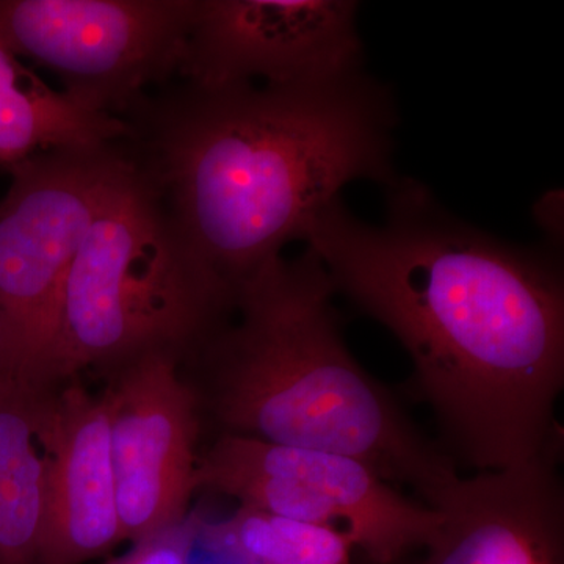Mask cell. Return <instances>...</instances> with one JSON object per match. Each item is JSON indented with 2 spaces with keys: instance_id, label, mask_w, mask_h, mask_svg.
<instances>
[{
  "instance_id": "obj_9",
  "label": "cell",
  "mask_w": 564,
  "mask_h": 564,
  "mask_svg": "<svg viewBox=\"0 0 564 564\" xmlns=\"http://www.w3.org/2000/svg\"><path fill=\"white\" fill-rule=\"evenodd\" d=\"M350 0H198L180 76L203 88L293 85L362 69Z\"/></svg>"
},
{
  "instance_id": "obj_4",
  "label": "cell",
  "mask_w": 564,
  "mask_h": 564,
  "mask_svg": "<svg viewBox=\"0 0 564 564\" xmlns=\"http://www.w3.org/2000/svg\"><path fill=\"white\" fill-rule=\"evenodd\" d=\"M234 296L182 240L133 165L82 240L63 289L54 356L61 386L109 377L150 355L184 364L231 314Z\"/></svg>"
},
{
  "instance_id": "obj_13",
  "label": "cell",
  "mask_w": 564,
  "mask_h": 564,
  "mask_svg": "<svg viewBox=\"0 0 564 564\" xmlns=\"http://www.w3.org/2000/svg\"><path fill=\"white\" fill-rule=\"evenodd\" d=\"M51 391L0 380V564H41Z\"/></svg>"
},
{
  "instance_id": "obj_10",
  "label": "cell",
  "mask_w": 564,
  "mask_h": 564,
  "mask_svg": "<svg viewBox=\"0 0 564 564\" xmlns=\"http://www.w3.org/2000/svg\"><path fill=\"white\" fill-rule=\"evenodd\" d=\"M558 463L462 475L434 508L440 525L413 564H564Z\"/></svg>"
},
{
  "instance_id": "obj_14",
  "label": "cell",
  "mask_w": 564,
  "mask_h": 564,
  "mask_svg": "<svg viewBox=\"0 0 564 564\" xmlns=\"http://www.w3.org/2000/svg\"><path fill=\"white\" fill-rule=\"evenodd\" d=\"M198 544L221 564H356L358 555L336 530L245 507L225 521H203Z\"/></svg>"
},
{
  "instance_id": "obj_11",
  "label": "cell",
  "mask_w": 564,
  "mask_h": 564,
  "mask_svg": "<svg viewBox=\"0 0 564 564\" xmlns=\"http://www.w3.org/2000/svg\"><path fill=\"white\" fill-rule=\"evenodd\" d=\"M41 564H85L124 541L106 400L79 380L52 389L43 426Z\"/></svg>"
},
{
  "instance_id": "obj_5",
  "label": "cell",
  "mask_w": 564,
  "mask_h": 564,
  "mask_svg": "<svg viewBox=\"0 0 564 564\" xmlns=\"http://www.w3.org/2000/svg\"><path fill=\"white\" fill-rule=\"evenodd\" d=\"M133 172L124 143L41 152L0 202V380L47 391L63 289L82 240Z\"/></svg>"
},
{
  "instance_id": "obj_3",
  "label": "cell",
  "mask_w": 564,
  "mask_h": 564,
  "mask_svg": "<svg viewBox=\"0 0 564 564\" xmlns=\"http://www.w3.org/2000/svg\"><path fill=\"white\" fill-rule=\"evenodd\" d=\"M333 295L307 248L240 285L229 317L181 366L203 430L350 456L436 508L458 466L356 361Z\"/></svg>"
},
{
  "instance_id": "obj_1",
  "label": "cell",
  "mask_w": 564,
  "mask_h": 564,
  "mask_svg": "<svg viewBox=\"0 0 564 564\" xmlns=\"http://www.w3.org/2000/svg\"><path fill=\"white\" fill-rule=\"evenodd\" d=\"M334 291L410 355L413 389L456 466L562 459L564 282L558 259L508 245L441 206L422 182L386 187L369 225L336 199L304 234Z\"/></svg>"
},
{
  "instance_id": "obj_15",
  "label": "cell",
  "mask_w": 564,
  "mask_h": 564,
  "mask_svg": "<svg viewBox=\"0 0 564 564\" xmlns=\"http://www.w3.org/2000/svg\"><path fill=\"white\" fill-rule=\"evenodd\" d=\"M202 524L203 519L191 513L181 524L144 538L128 554L104 564H192Z\"/></svg>"
},
{
  "instance_id": "obj_12",
  "label": "cell",
  "mask_w": 564,
  "mask_h": 564,
  "mask_svg": "<svg viewBox=\"0 0 564 564\" xmlns=\"http://www.w3.org/2000/svg\"><path fill=\"white\" fill-rule=\"evenodd\" d=\"M128 121L57 91L0 46V170L41 152L106 147L131 139Z\"/></svg>"
},
{
  "instance_id": "obj_2",
  "label": "cell",
  "mask_w": 564,
  "mask_h": 564,
  "mask_svg": "<svg viewBox=\"0 0 564 564\" xmlns=\"http://www.w3.org/2000/svg\"><path fill=\"white\" fill-rule=\"evenodd\" d=\"M122 120L137 172L234 299L345 185L399 177L395 102L362 69L293 85L185 82L144 96Z\"/></svg>"
},
{
  "instance_id": "obj_8",
  "label": "cell",
  "mask_w": 564,
  "mask_h": 564,
  "mask_svg": "<svg viewBox=\"0 0 564 564\" xmlns=\"http://www.w3.org/2000/svg\"><path fill=\"white\" fill-rule=\"evenodd\" d=\"M104 380L122 536L135 544L192 513L202 414L173 356H144Z\"/></svg>"
},
{
  "instance_id": "obj_6",
  "label": "cell",
  "mask_w": 564,
  "mask_h": 564,
  "mask_svg": "<svg viewBox=\"0 0 564 564\" xmlns=\"http://www.w3.org/2000/svg\"><path fill=\"white\" fill-rule=\"evenodd\" d=\"M203 489L239 507L336 530L362 564L406 563L441 522L440 511L358 459L251 437H212L199 456Z\"/></svg>"
},
{
  "instance_id": "obj_7",
  "label": "cell",
  "mask_w": 564,
  "mask_h": 564,
  "mask_svg": "<svg viewBox=\"0 0 564 564\" xmlns=\"http://www.w3.org/2000/svg\"><path fill=\"white\" fill-rule=\"evenodd\" d=\"M198 0H0V46L54 70L63 90L122 118L180 76Z\"/></svg>"
}]
</instances>
